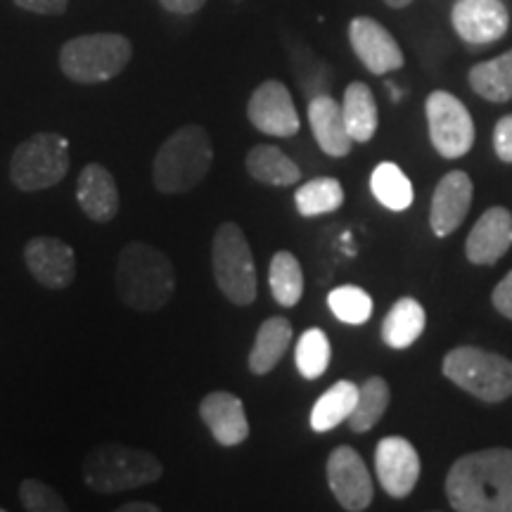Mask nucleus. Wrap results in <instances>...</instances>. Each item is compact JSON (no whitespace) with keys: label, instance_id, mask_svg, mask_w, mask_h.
<instances>
[{"label":"nucleus","instance_id":"nucleus-1","mask_svg":"<svg viewBox=\"0 0 512 512\" xmlns=\"http://www.w3.org/2000/svg\"><path fill=\"white\" fill-rule=\"evenodd\" d=\"M448 505L458 512H512V451L467 453L446 475Z\"/></svg>","mask_w":512,"mask_h":512},{"label":"nucleus","instance_id":"nucleus-2","mask_svg":"<svg viewBox=\"0 0 512 512\" xmlns=\"http://www.w3.org/2000/svg\"><path fill=\"white\" fill-rule=\"evenodd\" d=\"M121 304L136 313H157L176 292V268L162 249L145 242L121 247L114 271Z\"/></svg>","mask_w":512,"mask_h":512},{"label":"nucleus","instance_id":"nucleus-3","mask_svg":"<svg viewBox=\"0 0 512 512\" xmlns=\"http://www.w3.org/2000/svg\"><path fill=\"white\" fill-rule=\"evenodd\" d=\"M214 164V145L207 128L185 124L171 133L152 162V183L162 195H183L195 190Z\"/></svg>","mask_w":512,"mask_h":512},{"label":"nucleus","instance_id":"nucleus-4","mask_svg":"<svg viewBox=\"0 0 512 512\" xmlns=\"http://www.w3.org/2000/svg\"><path fill=\"white\" fill-rule=\"evenodd\" d=\"M164 475V465L155 453L126 444H100L83 458V484L95 494L112 496L138 486L155 484Z\"/></svg>","mask_w":512,"mask_h":512},{"label":"nucleus","instance_id":"nucleus-5","mask_svg":"<svg viewBox=\"0 0 512 512\" xmlns=\"http://www.w3.org/2000/svg\"><path fill=\"white\" fill-rule=\"evenodd\" d=\"M133 57V43L121 34H83L60 48V69L81 86L107 83L124 72Z\"/></svg>","mask_w":512,"mask_h":512},{"label":"nucleus","instance_id":"nucleus-6","mask_svg":"<svg viewBox=\"0 0 512 512\" xmlns=\"http://www.w3.org/2000/svg\"><path fill=\"white\" fill-rule=\"evenodd\" d=\"M441 370L456 387L484 403L512 396V361L479 347H456L444 356Z\"/></svg>","mask_w":512,"mask_h":512},{"label":"nucleus","instance_id":"nucleus-7","mask_svg":"<svg viewBox=\"0 0 512 512\" xmlns=\"http://www.w3.org/2000/svg\"><path fill=\"white\" fill-rule=\"evenodd\" d=\"M211 268H214L216 287L230 304H254L256 292H259L256 264L245 230L238 223L226 221L216 228L214 242H211Z\"/></svg>","mask_w":512,"mask_h":512},{"label":"nucleus","instance_id":"nucleus-8","mask_svg":"<svg viewBox=\"0 0 512 512\" xmlns=\"http://www.w3.org/2000/svg\"><path fill=\"white\" fill-rule=\"evenodd\" d=\"M69 140L43 131L17 145L10 159V181L22 192L55 188L69 174Z\"/></svg>","mask_w":512,"mask_h":512},{"label":"nucleus","instance_id":"nucleus-9","mask_svg":"<svg viewBox=\"0 0 512 512\" xmlns=\"http://www.w3.org/2000/svg\"><path fill=\"white\" fill-rule=\"evenodd\" d=\"M427 128L434 150L444 159L465 157L475 145L477 131L472 114L453 93L434 91L425 102Z\"/></svg>","mask_w":512,"mask_h":512},{"label":"nucleus","instance_id":"nucleus-10","mask_svg":"<svg viewBox=\"0 0 512 512\" xmlns=\"http://www.w3.org/2000/svg\"><path fill=\"white\" fill-rule=\"evenodd\" d=\"M247 119L256 131L271 138H292L302 126L290 88L278 79H268L254 88L247 102Z\"/></svg>","mask_w":512,"mask_h":512},{"label":"nucleus","instance_id":"nucleus-11","mask_svg":"<svg viewBox=\"0 0 512 512\" xmlns=\"http://www.w3.org/2000/svg\"><path fill=\"white\" fill-rule=\"evenodd\" d=\"M325 475H328L332 496L344 510L361 512L370 508L375 496L373 477H370L368 465L363 463V458L354 448L337 446L328 456Z\"/></svg>","mask_w":512,"mask_h":512},{"label":"nucleus","instance_id":"nucleus-12","mask_svg":"<svg viewBox=\"0 0 512 512\" xmlns=\"http://www.w3.org/2000/svg\"><path fill=\"white\" fill-rule=\"evenodd\" d=\"M451 24L467 46H489L510 29V12L503 0H456Z\"/></svg>","mask_w":512,"mask_h":512},{"label":"nucleus","instance_id":"nucleus-13","mask_svg":"<svg viewBox=\"0 0 512 512\" xmlns=\"http://www.w3.org/2000/svg\"><path fill=\"white\" fill-rule=\"evenodd\" d=\"M349 43L370 74L399 72L406 62L396 38L373 17H354L349 22Z\"/></svg>","mask_w":512,"mask_h":512},{"label":"nucleus","instance_id":"nucleus-14","mask_svg":"<svg viewBox=\"0 0 512 512\" xmlns=\"http://www.w3.org/2000/svg\"><path fill=\"white\" fill-rule=\"evenodd\" d=\"M24 264L46 290H67L76 278L74 247L50 235H36L27 242Z\"/></svg>","mask_w":512,"mask_h":512},{"label":"nucleus","instance_id":"nucleus-15","mask_svg":"<svg viewBox=\"0 0 512 512\" xmlns=\"http://www.w3.org/2000/svg\"><path fill=\"white\" fill-rule=\"evenodd\" d=\"M375 472L382 489L392 498L413 494L420 479V456L403 437H384L375 448Z\"/></svg>","mask_w":512,"mask_h":512},{"label":"nucleus","instance_id":"nucleus-16","mask_svg":"<svg viewBox=\"0 0 512 512\" xmlns=\"http://www.w3.org/2000/svg\"><path fill=\"white\" fill-rule=\"evenodd\" d=\"M475 197V185L465 171H448L434 188L430 226L437 238H448L463 226Z\"/></svg>","mask_w":512,"mask_h":512},{"label":"nucleus","instance_id":"nucleus-17","mask_svg":"<svg viewBox=\"0 0 512 512\" xmlns=\"http://www.w3.org/2000/svg\"><path fill=\"white\" fill-rule=\"evenodd\" d=\"M512 247V214L505 207H491L479 216L465 240V256L475 266H494Z\"/></svg>","mask_w":512,"mask_h":512},{"label":"nucleus","instance_id":"nucleus-18","mask_svg":"<svg viewBox=\"0 0 512 512\" xmlns=\"http://www.w3.org/2000/svg\"><path fill=\"white\" fill-rule=\"evenodd\" d=\"M200 418L209 427L211 437L219 446L233 448L249 439V420L245 403L230 392H211L200 403Z\"/></svg>","mask_w":512,"mask_h":512},{"label":"nucleus","instance_id":"nucleus-19","mask_svg":"<svg viewBox=\"0 0 512 512\" xmlns=\"http://www.w3.org/2000/svg\"><path fill=\"white\" fill-rule=\"evenodd\" d=\"M76 202L83 214L95 223H110L119 214L117 181L105 166L98 162L86 164L76 181Z\"/></svg>","mask_w":512,"mask_h":512},{"label":"nucleus","instance_id":"nucleus-20","mask_svg":"<svg viewBox=\"0 0 512 512\" xmlns=\"http://www.w3.org/2000/svg\"><path fill=\"white\" fill-rule=\"evenodd\" d=\"M309 124L313 138L320 150L328 157H347L351 152V140L347 124H344L342 105L328 93L313 95L309 102Z\"/></svg>","mask_w":512,"mask_h":512},{"label":"nucleus","instance_id":"nucleus-21","mask_svg":"<svg viewBox=\"0 0 512 512\" xmlns=\"http://www.w3.org/2000/svg\"><path fill=\"white\" fill-rule=\"evenodd\" d=\"M292 323L283 316H273L261 323L259 332H256L252 351H249L247 366L252 375H268L271 370L283 361L285 351L292 344Z\"/></svg>","mask_w":512,"mask_h":512},{"label":"nucleus","instance_id":"nucleus-22","mask_svg":"<svg viewBox=\"0 0 512 512\" xmlns=\"http://www.w3.org/2000/svg\"><path fill=\"white\" fill-rule=\"evenodd\" d=\"M245 169L256 183L273 185V188H290L302 181V169L297 162L275 145L252 147L245 157Z\"/></svg>","mask_w":512,"mask_h":512},{"label":"nucleus","instance_id":"nucleus-23","mask_svg":"<svg viewBox=\"0 0 512 512\" xmlns=\"http://www.w3.org/2000/svg\"><path fill=\"white\" fill-rule=\"evenodd\" d=\"M342 114L354 143H370L375 138L377 126H380V112H377L375 95L370 91L368 83H349L347 91H344Z\"/></svg>","mask_w":512,"mask_h":512},{"label":"nucleus","instance_id":"nucleus-24","mask_svg":"<svg viewBox=\"0 0 512 512\" xmlns=\"http://www.w3.org/2000/svg\"><path fill=\"white\" fill-rule=\"evenodd\" d=\"M427 325V313L413 297H401L382 323V339L389 349H408L418 342Z\"/></svg>","mask_w":512,"mask_h":512},{"label":"nucleus","instance_id":"nucleus-25","mask_svg":"<svg viewBox=\"0 0 512 512\" xmlns=\"http://www.w3.org/2000/svg\"><path fill=\"white\" fill-rule=\"evenodd\" d=\"M358 401V384L351 380H339L313 403L311 411V430L313 432H330L342 422L349 420L351 411Z\"/></svg>","mask_w":512,"mask_h":512},{"label":"nucleus","instance_id":"nucleus-26","mask_svg":"<svg viewBox=\"0 0 512 512\" xmlns=\"http://www.w3.org/2000/svg\"><path fill=\"white\" fill-rule=\"evenodd\" d=\"M472 91L489 102L512 100V50L494 57V60L479 62L467 74Z\"/></svg>","mask_w":512,"mask_h":512},{"label":"nucleus","instance_id":"nucleus-27","mask_svg":"<svg viewBox=\"0 0 512 512\" xmlns=\"http://www.w3.org/2000/svg\"><path fill=\"white\" fill-rule=\"evenodd\" d=\"M268 285H271L273 299L285 309H292L302 302L304 294V271L299 259L287 249L273 254L268 266Z\"/></svg>","mask_w":512,"mask_h":512},{"label":"nucleus","instance_id":"nucleus-28","mask_svg":"<svg viewBox=\"0 0 512 512\" xmlns=\"http://www.w3.org/2000/svg\"><path fill=\"white\" fill-rule=\"evenodd\" d=\"M389 401H392V389H389L387 380L380 375L368 377V380L358 387L356 408L351 411L347 420L349 430L356 434L373 430L377 422L382 420L384 411L389 408Z\"/></svg>","mask_w":512,"mask_h":512},{"label":"nucleus","instance_id":"nucleus-29","mask_svg":"<svg viewBox=\"0 0 512 512\" xmlns=\"http://www.w3.org/2000/svg\"><path fill=\"white\" fill-rule=\"evenodd\" d=\"M294 204L304 219H316V216L335 214L344 204V188L337 178L320 176L302 183L294 192Z\"/></svg>","mask_w":512,"mask_h":512},{"label":"nucleus","instance_id":"nucleus-30","mask_svg":"<svg viewBox=\"0 0 512 512\" xmlns=\"http://www.w3.org/2000/svg\"><path fill=\"white\" fill-rule=\"evenodd\" d=\"M370 190L382 207L392 211H406L413 204V183L394 162H382L375 166L370 176Z\"/></svg>","mask_w":512,"mask_h":512},{"label":"nucleus","instance_id":"nucleus-31","mask_svg":"<svg viewBox=\"0 0 512 512\" xmlns=\"http://www.w3.org/2000/svg\"><path fill=\"white\" fill-rule=\"evenodd\" d=\"M332 347L330 339L320 328H309L297 339V351H294V363L302 373L304 380H318L325 375L330 366Z\"/></svg>","mask_w":512,"mask_h":512},{"label":"nucleus","instance_id":"nucleus-32","mask_svg":"<svg viewBox=\"0 0 512 512\" xmlns=\"http://www.w3.org/2000/svg\"><path fill=\"white\" fill-rule=\"evenodd\" d=\"M328 306L335 318L347 325H363L373 316V297L356 285L335 287L328 294Z\"/></svg>","mask_w":512,"mask_h":512},{"label":"nucleus","instance_id":"nucleus-33","mask_svg":"<svg viewBox=\"0 0 512 512\" xmlns=\"http://www.w3.org/2000/svg\"><path fill=\"white\" fill-rule=\"evenodd\" d=\"M19 503L29 512H67L69 505L53 486L41 479H24L19 484Z\"/></svg>","mask_w":512,"mask_h":512},{"label":"nucleus","instance_id":"nucleus-34","mask_svg":"<svg viewBox=\"0 0 512 512\" xmlns=\"http://www.w3.org/2000/svg\"><path fill=\"white\" fill-rule=\"evenodd\" d=\"M494 150L501 162L512 164V114L498 119L494 128Z\"/></svg>","mask_w":512,"mask_h":512},{"label":"nucleus","instance_id":"nucleus-35","mask_svg":"<svg viewBox=\"0 0 512 512\" xmlns=\"http://www.w3.org/2000/svg\"><path fill=\"white\" fill-rule=\"evenodd\" d=\"M19 10L34 12V15H46V17H60L67 12L72 0H12Z\"/></svg>","mask_w":512,"mask_h":512},{"label":"nucleus","instance_id":"nucleus-36","mask_svg":"<svg viewBox=\"0 0 512 512\" xmlns=\"http://www.w3.org/2000/svg\"><path fill=\"white\" fill-rule=\"evenodd\" d=\"M491 302H494V309L503 318L512 320V271L496 285L494 294H491Z\"/></svg>","mask_w":512,"mask_h":512},{"label":"nucleus","instance_id":"nucleus-37","mask_svg":"<svg viewBox=\"0 0 512 512\" xmlns=\"http://www.w3.org/2000/svg\"><path fill=\"white\" fill-rule=\"evenodd\" d=\"M207 0H159V5L171 15H195L204 8Z\"/></svg>","mask_w":512,"mask_h":512},{"label":"nucleus","instance_id":"nucleus-38","mask_svg":"<svg viewBox=\"0 0 512 512\" xmlns=\"http://www.w3.org/2000/svg\"><path fill=\"white\" fill-rule=\"evenodd\" d=\"M117 512H159V505L147 503V501H133L119 505Z\"/></svg>","mask_w":512,"mask_h":512},{"label":"nucleus","instance_id":"nucleus-39","mask_svg":"<svg viewBox=\"0 0 512 512\" xmlns=\"http://www.w3.org/2000/svg\"><path fill=\"white\" fill-rule=\"evenodd\" d=\"M384 3H387L389 8H394V10H403V8H408L413 0H384Z\"/></svg>","mask_w":512,"mask_h":512},{"label":"nucleus","instance_id":"nucleus-40","mask_svg":"<svg viewBox=\"0 0 512 512\" xmlns=\"http://www.w3.org/2000/svg\"><path fill=\"white\" fill-rule=\"evenodd\" d=\"M0 512H3V508H0Z\"/></svg>","mask_w":512,"mask_h":512}]
</instances>
